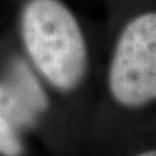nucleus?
<instances>
[{
	"label": "nucleus",
	"instance_id": "nucleus-2",
	"mask_svg": "<svg viewBox=\"0 0 156 156\" xmlns=\"http://www.w3.org/2000/svg\"><path fill=\"white\" fill-rule=\"evenodd\" d=\"M108 87L115 101L128 108L156 100V12L125 25L111 60Z\"/></svg>",
	"mask_w": 156,
	"mask_h": 156
},
{
	"label": "nucleus",
	"instance_id": "nucleus-4",
	"mask_svg": "<svg viewBox=\"0 0 156 156\" xmlns=\"http://www.w3.org/2000/svg\"><path fill=\"white\" fill-rule=\"evenodd\" d=\"M8 80L12 81L14 85H17L25 92L39 113L44 112L48 108L47 94L42 89L41 83L38 82L35 76L33 74V72L25 61H22L21 58L13 60L11 68H9Z\"/></svg>",
	"mask_w": 156,
	"mask_h": 156
},
{
	"label": "nucleus",
	"instance_id": "nucleus-6",
	"mask_svg": "<svg viewBox=\"0 0 156 156\" xmlns=\"http://www.w3.org/2000/svg\"><path fill=\"white\" fill-rule=\"evenodd\" d=\"M135 156H156V150H150V151H144V152H140Z\"/></svg>",
	"mask_w": 156,
	"mask_h": 156
},
{
	"label": "nucleus",
	"instance_id": "nucleus-3",
	"mask_svg": "<svg viewBox=\"0 0 156 156\" xmlns=\"http://www.w3.org/2000/svg\"><path fill=\"white\" fill-rule=\"evenodd\" d=\"M39 112L31 100L8 78L0 82V116L16 129L34 128Z\"/></svg>",
	"mask_w": 156,
	"mask_h": 156
},
{
	"label": "nucleus",
	"instance_id": "nucleus-5",
	"mask_svg": "<svg viewBox=\"0 0 156 156\" xmlns=\"http://www.w3.org/2000/svg\"><path fill=\"white\" fill-rule=\"evenodd\" d=\"M17 129L0 116V155L23 156L25 148L17 135Z\"/></svg>",
	"mask_w": 156,
	"mask_h": 156
},
{
	"label": "nucleus",
	"instance_id": "nucleus-1",
	"mask_svg": "<svg viewBox=\"0 0 156 156\" xmlns=\"http://www.w3.org/2000/svg\"><path fill=\"white\" fill-rule=\"evenodd\" d=\"M25 48L39 73L62 92L76 90L87 72L81 26L60 0H29L21 13Z\"/></svg>",
	"mask_w": 156,
	"mask_h": 156
}]
</instances>
